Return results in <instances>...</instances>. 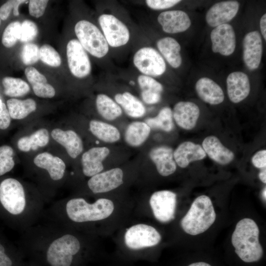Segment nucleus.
<instances>
[{
    "label": "nucleus",
    "mask_w": 266,
    "mask_h": 266,
    "mask_svg": "<svg viewBox=\"0 0 266 266\" xmlns=\"http://www.w3.org/2000/svg\"><path fill=\"white\" fill-rule=\"evenodd\" d=\"M49 142V134L48 130L41 128L29 135L19 138L17 142V147L21 151L28 152L44 147Z\"/></svg>",
    "instance_id": "31"
},
{
    "label": "nucleus",
    "mask_w": 266,
    "mask_h": 266,
    "mask_svg": "<svg viewBox=\"0 0 266 266\" xmlns=\"http://www.w3.org/2000/svg\"><path fill=\"white\" fill-rule=\"evenodd\" d=\"M95 236L43 221L21 233L18 247L34 266H85L94 256Z\"/></svg>",
    "instance_id": "1"
},
{
    "label": "nucleus",
    "mask_w": 266,
    "mask_h": 266,
    "mask_svg": "<svg viewBox=\"0 0 266 266\" xmlns=\"http://www.w3.org/2000/svg\"><path fill=\"white\" fill-rule=\"evenodd\" d=\"M38 33V28L36 24L30 20H25L21 24L19 40L23 42H28L34 39Z\"/></svg>",
    "instance_id": "41"
},
{
    "label": "nucleus",
    "mask_w": 266,
    "mask_h": 266,
    "mask_svg": "<svg viewBox=\"0 0 266 266\" xmlns=\"http://www.w3.org/2000/svg\"><path fill=\"white\" fill-rule=\"evenodd\" d=\"M116 210V203L110 199L100 197L90 201L84 197L74 196L52 203L45 209L41 219L95 235Z\"/></svg>",
    "instance_id": "2"
},
{
    "label": "nucleus",
    "mask_w": 266,
    "mask_h": 266,
    "mask_svg": "<svg viewBox=\"0 0 266 266\" xmlns=\"http://www.w3.org/2000/svg\"><path fill=\"white\" fill-rule=\"evenodd\" d=\"M259 178L260 180L263 183H266V168H263L259 173Z\"/></svg>",
    "instance_id": "50"
},
{
    "label": "nucleus",
    "mask_w": 266,
    "mask_h": 266,
    "mask_svg": "<svg viewBox=\"0 0 266 266\" xmlns=\"http://www.w3.org/2000/svg\"><path fill=\"white\" fill-rule=\"evenodd\" d=\"M98 22L110 49H121L130 43L132 38L130 27L117 14L104 11L98 16Z\"/></svg>",
    "instance_id": "6"
},
{
    "label": "nucleus",
    "mask_w": 266,
    "mask_h": 266,
    "mask_svg": "<svg viewBox=\"0 0 266 266\" xmlns=\"http://www.w3.org/2000/svg\"><path fill=\"white\" fill-rule=\"evenodd\" d=\"M202 147L206 154L219 165H228L234 159L233 152L225 147L215 136L205 137L202 141Z\"/></svg>",
    "instance_id": "25"
},
{
    "label": "nucleus",
    "mask_w": 266,
    "mask_h": 266,
    "mask_svg": "<svg viewBox=\"0 0 266 266\" xmlns=\"http://www.w3.org/2000/svg\"><path fill=\"white\" fill-rule=\"evenodd\" d=\"M227 93L230 100L239 103L246 99L250 91V84L248 76L244 72L234 71L227 77Z\"/></svg>",
    "instance_id": "21"
},
{
    "label": "nucleus",
    "mask_w": 266,
    "mask_h": 266,
    "mask_svg": "<svg viewBox=\"0 0 266 266\" xmlns=\"http://www.w3.org/2000/svg\"><path fill=\"white\" fill-rule=\"evenodd\" d=\"M47 0H31L29 1L30 14L35 18L42 16L45 11L48 2Z\"/></svg>",
    "instance_id": "44"
},
{
    "label": "nucleus",
    "mask_w": 266,
    "mask_h": 266,
    "mask_svg": "<svg viewBox=\"0 0 266 266\" xmlns=\"http://www.w3.org/2000/svg\"><path fill=\"white\" fill-rule=\"evenodd\" d=\"M110 153L106 147H94L84 152L81 157L82 171L87 177H91L103 171V161Z\"/></svg>",
    "instance_id": "18"
},
{
    "label": "nucleus",
    "mask_w": 266,
    "mask_h": 266,
    "mask_svg": "<svg viewBox=\"0 0 266 266\" xmlns=\"http://www.w3.org/2000/svg\"><path fill=\"white\" fill-rule=\"evenodd\" d=\"M145 122L150 128L170 132L174 128L172 111L169 107H163L156 116L146 119Z\"/></svg>",
    "instance_id": "35"
},
{
    "label": "nucleus",
    "mask_w": 266,
    "mask_h": 266,
    "mask_svg": "<svg viewBox=\"0 0 266 266\" xmlns=\"http://www.w3.org/2000/svg\"><path fill=\"white\" fill-rule=\"evenodd\" d=\"M195 88L200 99L210 104H218L224 100L222 89L210 78L206 77L200 78L197 81Z\"/></svg>",
    "instance_id": "27"
},
{
    "label": "nucleus",
    "mask_w": 266,
    "mask_h": 266,
    "mask_svg": "<svg viewBox=\"0 0 266 266\" xmlns=\"http://www.w3.org/2000/svg\"><path fill=\"white\" fill-rule=\"evenodd\" d=\"M21 59L26 65H31L36 63L39 59V48L33 43H27L22 47Z\"/></svg>",
    "instance_id": "40"
},
{
    "label": "nucleus",
    "mask_w": 266,
    "mask_h": 266,
    "mask_svg": "<svg viewBox=\"0 0 266 266\" xmlns=\"http://www.w3.org/2000/svg\"><path fill=\"white\" fill-rule=\"evenodd\" d=\"M260 231L256 223L250 218L238 222L232 236V243L235 252L246 263L259 261L264 253L259 242Z\"/></svg>",
    "instance_id": "4"
},
{
    "label": "nucleus",
    "mask_w": 266,
    "mask_h": 266,
    "mask_svg": "<svg viewBox=\"0 0 266 266\" xmlns=\"http://www.w3.org/2000/svg\"><path fill=\"white\" fill-rule=\"evenodd\" d=\"M96 106L99 114L106 120H114L123 113L120 105L105 94L101 93L97 96Z\"/></svg>",
    "instance_id": "32"
},
{
    "label": "nucleus",
    "mask_w": 266,
    "mask_h": 266,
    "mask_svg": "<svg viewBox=\"0 0 266 266\" xmlns=\"http://www.w3.org/2000/svg\"><path fill=\"white\" fill-rule=\"evenodd\" d=\"M149 156L161 175L168 176L176 171L177 165L171 147L166 145L155 147L150 151Z\"/></svg>",
    "instance_id": "20"
},
{
    "label": "nucleus",
    "mask_w": 266,
    "mask_h": 266,
    "mask_svg": "<svg viewBox=\"0 0 266 266\" xmlns=\"http://www.w3.org/2000/svg\"><path fill=\"white\" fill-rule=\"evenodd\" d=\"M25 74L32 86L40 83H47L45 76L33 66L27 67L25 69Z\"/></svg>",
    "instance_id": "46"
},
{
    "label": "nucleus",
    "mask_w": 266,
    "mask_h": 266,
    "mask_svg": "<svg viewBox=\"0 0 266 266\" xmlns=\"http://www.w3.org/2000/svg\"><path fill=\"white\" fill-rule=\"evenodd\" d=\"M89 129L94 136L104 142L114 143L120 138L118 128L105 122L92 120L89 123Z\"/></svg>",
    "instance_id": "33"
},
{
    "label": "nucleus",
    "mask_w": 266,
    "mask_h": 266,
    "mask_svg": "<svg viewBox=\"0 0 266 266\" xmlns=\"http://www.w3.org/2000/svg\"><path fill=\"white\" fill-rule=\"evenodd\" d=\"M181 1L180 0H146L145 3L150 9L162 10L169 9Z\"/></svg>",
    "instance_id": "43"
},
{
    "label": "nucleus",
    "mask_w": 266,
    "mask_h": 266,
    "mask_svg": "<svg viewBox=\"0 0 266 266\" xmlns=\"http://www.w3.org/2000/svg\"><path fill=\"white\" fill-rule=\"evenodd\" d=\"M260 27L261 33L265 40H266V14H264L261 18L260 21Z\"/></svg>",
    "instance_id": "49"
},
{
    "label": "nucleus",
    "mask_w": 266,
    "mask_h": 266,
    "mask_svg": "<svg viewBox=\"0 0 266 266\" xmlns=\"http://www.w3.org/2000/svg\"><path fill=\"white\" fill-rule=\"evenodd\" d=\"M74 33L86 51L99 59L106 58L110 48L99 27L87 20L78 21Z\"/></svg>",
    "instance_id": "7"
},
{
    "label": "nucleus",
    "mask_w": 266,
    "mask_h": 266,
    "mask_svg": "<svg viewBox=\"0 0 266 266\" xmlns=\"http://www.w3.org/2000/svg\"><path fill=\"white\" fill-rule=\"evenodd\" d=\"M34 94L40 98H52L55 95V90L50 84L40 83L32 86Z\"/></svg>",
    "instance_id": "45"
},
{
    "label": "nucleus",
    "mask_w": 266,
    "mask_h": 266,
    "mask_svg": "<svg viewBox=\"0 0 266 266\" xmlns=\"http://www.w3.org/2000/svg\"><path fill=\"white\" fill-rule=\"evenodd\" d=\"M188 266H211L208 263L205 262H197L190 264Z\"/></svg>",
    "instance_id": "51"
},
{
    "label": "nucleus",
    "mask_w": 266,
    "mask_h": 266,
    "mask_svg": "<svg viewBox=\"0 0 266 266\" xmlns=\"http://www.w3.org/2000/svg\"><path fill=\"white\" fill-rule=\"evenodd\" d=\"M157 50L163 57L166 62L173 68H178L182 64L180 54L181 46L174 38L166 36L156 41Z\"/></svg>",
    "instance_id": "28"
},
{
    "label": "nucleus",
    "mask_w": 266,
    "mask_h": 266,
    "mask_svg": "<svg viewBox=\"0 0 266 266\" xmlns=\"http://www.w3.org/2000/svg\"><path fill=\"white\" fill-rule=\"evenodd\" d=\"M200 110L196 103L181 101L174 106L172 115L176 123L180 128L190 130L196 126L200 116Z\"/></svg>",
    "instance_id": "19"
},
{
    "label": "nucleus",
    "mask_w": 266,
    "mask_h": 266,
    "mask_svg": "<svg viewBox=\"0 0 266 266\" xmlns=\"http://www.w3.org/2000/svg\"><path fill=\"white\" fill-rule=\"evenodd\" d=\"M262 197H263V199L266 200V187H265V188L263 189V192H262Z\"/></svg>",
    "instance_id": "52"
},
{
    "label": "nucleus",
    "mask_w": 266,
    "mask_h": 266,
    "mask_svg": "<svg viewBox=\"0 0 266 266\" xmlns=\"http://www.w3.org/2000/svg\"><path fill=\"white\" fill-rule=\"evenodd\" d=\"M239 3L236 0H227L217 2L207 11L205 20L211 27L228 24L236 15Z\"/></svg>",
    "instance_id": "17"
},
{
    "label": "nucleus",
    "mask_w": 266,
    "mask_h": 266,
    "mask_svg": "<svg viewBox=\"0 0 266 266\" xmlns=\"http://www.w3.org/2000/svg\"><path fill=\"white\" fill-rule=\"evenodd\" d=\"M212 50L223 56H230L235 49L236 37L233 27L226 24L215 27L210 33Z\"/></svg>",
    "instance_id": "14"
},
{
    "label": "nucleus",
    "mask_w": 266,
    "mask_h": 266,
    "mask_svg": "<svg viewBox=\"0 0 266 266\" xmlns=\"http://www.w3.org/2000/svg\"><path fill=\"white\" fill-rule=\"evenodd\" d=\"M29 1L25 0H8L0 7V18L2 20H6L9 17L12 9H13V14L17 16L19 15L18 8L19 6L25 3H28Z\"/></svg>",
    "instance_id": "42"
},
{
    "label": "nucleus",
    "mask_w": 266,
    "mask_h": 266,
    "mask_svg": "<svg viewBox=\"0 0 266 266\" xmlns=\"http://www.w3.org/2000/svg\"><path fill=\"white\" fill-rule=\"evenodd\" d=\"M216 218L211 199L206 195H201L193 202L181 220L180 225L186 233L196 235L207 231L214 223Z\"/></svg>",
    "instance_id": "5"
},
{
    "label": "nucleus",
    "mask_w": 266,
    "mask_h": 266,
    "mask_svg": "<svg viewBox=\"0 0 266 266\" xmlns=\"http://www.w3.org/2000/svg\"><path fill=\"white\" fill-rule=\"evenodd\" d=\"M162 236L157 230L146 223H137L127 228L124 234L125 247L133 251H140L156 246Z\"/></svg>",
    "instance_id": "9"
},
{
    "label": "nucleus",
    "mask_w": 266,
    "mask_h": 266,
    "mask_svg": "<svg viewBox=\"0 0 266 266\" xmlns=\"http://www.w3.org/2000/svg\"><path fill=\"white\" fill-rule=\"evenodd\" d=\"M263 54L261 35L257 31L247 33L243 40V59L247 68L253 70L259 66Z\"/></svg>",
    "instance_id": "15"
},
{
    "label": "nucleus",
    "mask_w": 266,
    "mask_h": 266,
    "mask_svg": "<svg viewBox=\"0 0 266 266\" xmlns=\"http://www.w3.org/2000/svg\"><path fill=\"white\" fill-rule=\"evenodd\" d=\"M45 202L40 193L13 177L0 181V219L20 233L41 220Z\"/></svg>",
    "instance_id": "3"
},
{
    "label": "nucleus",
    "mask_w": 266,
    "mask_h": 266,
    "mask_svg": "<svg viewBox=\"0 0 266 266\" xmlns=\"http://www.w3.org/2000/svg\"><path fill=\"white\" fill-rule=\"evenodd\" d=\"M150 209L154 218L159 222L167 223L175 218L177 195L169 190L154 192L149 200Z\"/></svg>",
    "instance_id": "11"
},
{
    "label": "nucleus",
    "mask_w": 266,
    "mask_h": 266,
    "mask_svg": "<svg viewBox=\"0 0 266 266\" xmlns=\"http://www.w3.org/2000/svg\"><path fill=\"white\" fill-rule=\"evenodd\" d=\"M11 123V117L4 103L0 107V129H6Z\"/></svg>",
    "instance_id": "48"
},
{
    "label": "nucleus",
    "mask_w": 266,
    "mask_h": 266,
    "mask_svg": "<svg viewBox=\"0 0 266 266\" xmlns=\"http://www.w3.org/2000/svg\"><path fill=\"white\" fill-rule=\"evenodd\" d=\"M114 100L129 117L138 118L146 113V107L143 102L130 92L118 93L114 97Z\"/></svg>",
    "instance_id": "29"
},
{
    "label": "nucleus",
    "mask_w": 266,
    "mask_h": 266,
    "mask_svg": "<svg viewBox=\"0 0 266 266\" xmlns=\"http://www.w3.org/2000/svg\"><path fill=\"white\" fill-rule=\"evenodd\" d=\"M34 166L45 174L47 178V187L45 198V202H49L53 197L54 190L66 176V165L60 158L53 155L51 153L44 152L37 155L33 159Z\"/></svg>",
    "instance_id": "8"
},
{
    "label": "nucleus",
    "mask_w": 266,
    "mask_h": 266,
    "mask_svg": "<svg viewBox=\"0 0 266 266\" xmlns=\"http://www.w3.org/2000/svg\"><path fill=\"white\" fill-rule=\"evenodd\" d=\"M51 135L55 141L65 148L71 158L76 159L83 152L82 140L74 131L56 128L51 131Z\"/></svg>",
    "instance_id": "23"
},
{
    "label": "nucleus",
    "mask_w": 266,
    "mask_h": 266,
    "mask_svg": "<svg viewBox=\"0 0 266 266\" xmlns=\"http://www.w3.org/2000/svg\"><path fill=\"white\" fill-rule=\"evenodd\" d=\"M0 266H34L25 257L18 246L0 232Z\"/></svg>",
    "instance_id": "22"
},
{
    "label": "nucleus",
    "mask_w": 266,
    "mask_h": 266,
    "mask_svg": "<svg viewBox=\"0 0 266 266\" xmlns=\"http://www.w3.org/2000/svg\"><path fill=\"white\" fill-rule=\"evenodd\" d=\"M252 163L258 168H264L266 166V150H262L256 152L252 157Z\"/></svg>",
    "instance_id": "47"
},
{
    "label": "nucleus",
    "mask_w": 266,
    "mask_h": 266,
    "mask_svg": "<svg viewBox=\"0 0 266 266\" xmlns=\"http://www.w3.org/2000/svg\"><path fill=\"white\" fill-rule=\"evenodd\" d=\"M21 23L18 21L10 23L5 29L2 36V44L6 48L13 47L19 40Z\"/></svg>",
    "instance_id": "37"
},
{
    "label": "nucleus",
    "mask_w": 266,
    "mask_h": 266,
    "mask_svg": "<svg viewBox=\"0 0 266 266\" xmlns=\"http://www.w3.org/2000/svg\"><path fill=\"white\" fill-rule=\"evenodd\" d=\"M66 52L69 70L74 77L83 79L90 75L92 71L90 58L77 39L73 38L68 41Z\"/></svg>",
    "instance_id": "12"
},
{
    "label": "nucleus",
    "mask_w": 266,
    "mask_h": 266,
    "mask_svg": "<svg viewBox=\"0 0 266 266\" xmlns=\"http://www.w3.org/2000/svg\"><path fill=\"white\" fill-rule=\"evenodd\" d=\"M0 20H1V19H0Z\"/></svg>",
    "instance_id": "53"
},
{
    "label": "nucleus",
    "mask_w": 266,
    "mask_h": 266,
    "mask_svg": "<svg viewBox=\"0 0 266 266\" xmlns=\"http://www.w3.org/2000/svg\"><path fill=\"white\" fill-rule=\"evenodd\" d=\"M151 128L144 122L135 121L130 124L125 132L126 142L132 147L143 144L149 137Z\"/></svg>",
    "instance_id": "30"
},
{
    "label": "nucleus",
    "mask_w": 266,
    "mask_h": 266,
    "mask_svg": "<svg viewBox=\"0 0 266 266\" xmlns=\"http://www.w3.org/2000/svg\"><path fill=\"white\" fill-rule=\"evenodd\" d=\"M136 82L140 90L141 99L145 103L153 105L161 101L164 87L155 78L139 74L136 77Z\"/></svg>",
    "instance_id": "26"
},
{
    "label": "nucleus",
    "mask_w": 266,
    "mask_h": 266,
    "mask_svg": "<svg viewBox=\"0 0 266 266\" xmlns=\"http://www.w3.org/2000/svg\"><path fill=\"white\" fill-rule=\"evenodd\" d=\"M39 59L44 64L53 67L59 66L61 64L60 55L48 44H44L39 48Z\"/></svg>",
    "instance_id": "39"
},
{
    "label": "nucleus",
    "mask_w": 266,
    "mask_h": 266,
    "mask_svg": "<svg viewBox=\"0 0 266 266\" xmlns=\"http://www.w3.org/2000/svg\"><path fill=\"white\" fill-rule=\"evenodd\" d=\"M4 94L10 97H19L26 95L30 91L28 84L19 78L5 77L2 80Z\"/></svg>",
    "instance_id": "36"
},
{
    "label": "nucleus",
    "mask_w": 266,
    "mask_h": 266,
    "mask_svg": "<svg viewBox=\"0 0 266 266\" xmlns=\"http://www.w3.org/2000/svg\"><path fill=\"white\" fill-rule=\"evenodd\" d=\"M13 150L9 145L0 146V176L10 171L15 166Z\"/></svg>",
    "instance_id": "38"
},
{
    "label": "nucleus",
    "mask_w": 266,
    "mask_h": 266,
    "mask_svg": "<svg viewBox=\"0 0 266 266\" xmlns=\"http://www.w3.org/2000/svg\"><path fill=\"white\" fill-rule=\"evenodd\" d=\"M124 183V172L119 167L102 171L91 177L87 182V187L92 194L98 195L117 189Z\"/></svg>",
    "instance_id": "13"
},
{
    "label": "nucleus",
    "mask_w": 266,
    "mask_h": 266,
    "mask_svg": "<svg viewBox=\"0 0 266 266\" xmlns=\"http://www.w3.org/2000/svg\"><path fill=\"white\" fill-rule=\"evenodd\" d=\"M6 103L11 118L15 120L23 119L36 109L35 100L31 98L24 100L12 98Z\"/></svg>",
    "instance_id": "34"
},
{
    "label": "nucleus",
    "mask_w": 266,
    "mask_h": 266,
    "mask_svg": "<svg viewBox=\"0 0 266 266\" xmlns=\"http://www.w3.org/2000/svg\"><path fill=\"white\" fill-rule=\"evenodd\" d=\"M206 154L202 146L191 141L180 144L173 151L174 160L177 166L185 168L191 162L204 159Z\"/></svg>",
    "instance_id": "24"
},
{
    "label": "nucleus",
    "mask_w": 266,
    "mask_h": 266,
    "mask_svg": "<svg viewBox=\"0 0 266 266\" xmlns=\"http://www.w3.org/2000/svg\"><path fill=\"white\" fill-rule=\"evenodd\" d=\"M157 19L163 31L170 34L184 32L191 24L188 15L181 10L164 11L158 15Z\"/></svg>",
    "instance_id": "16"
},
{
    "label": "nucleus",
    "mask_w": 266,
    "mask_h": 266,
    "mask_svg": "<svg viewBox=\"0 0 266 266\" xmlns=\"http://www.w3.org/2000/svg\"><path fill=\"white\" fill-rule=\"evenodd\" d=\"M132 63L140 74L154 78L163 75L166 70L163 57L156 48L149 45L141 46L136 50Z\"/></svg>",
    "instance_id": "10"
}]
</instances>
